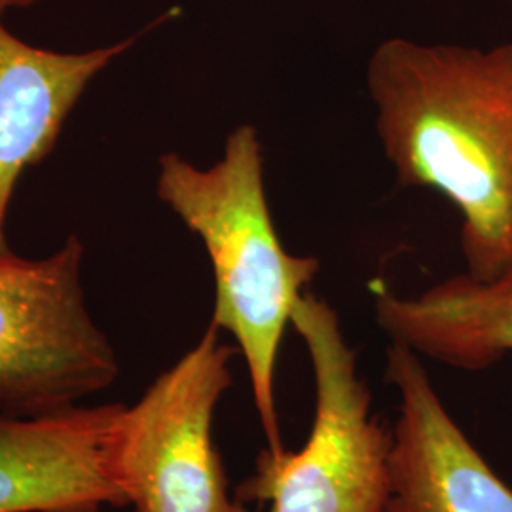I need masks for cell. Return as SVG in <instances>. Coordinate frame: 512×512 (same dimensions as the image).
I'll list each match as a JSON object with an SVG mask.
<instances>
[{
  "mask_svg": "<svg viewBox=\"0 0 512 512\" xmlns=\"http://www.w3.org/2000/svg\"><path fill=\"white\" fill-rule=\"evenodd\" d=\"M366 88L376 133L403 186L458 209L465 274L512 266V44L494 50L384 42Z\"/></svg>",
  "mask_w": 512,
  "mask_h": 512,
  "instance_id": "cell-1",
  "label": "cell"
},
{
  "mask_svg": "<svg viewBox=\"0 0 512 512\" xmlns=\"http://www.w3.org/2000/svg\"><path fill=\"white\" fill-rule=\"evenodd\" d=\"M156 194L202 239L215 277L211 325L236 340L268 448L281 452L277 357L294 306L319 272V260L287 253L279 239L266 196L258 131L253 126L234 129L211 167L167 152L158 162Z\"/></svg>",
  "mask_w": 512,
  "mask_h": 512,
  "instance_id": "cell-2",
  "label": "cell"
},
{
  "mask_svg": "<svg viewBox=\"0 0 512 512\" xmlns=\"http://www.w3.org/2000/svg\"><path fill=\"white\" fill-rule=\"evenodd\" d=\"M291 327L310 353L315 416L298 452L266 450L241 499L272 503V512H387L393 433L372 416V397L357 370L338 313L304 293Z\"/></svg>",
  "mask_w": 512,
  "mask_h": 512,
  "instance_id": "cell-3",
  "label": "cell"
},
{
  "mask_svg": "<svg viewBox=\"0 0 512 512\" xmlns=\"http://www.w3.org/2000/svg\"><path fill=\"white\" fill-rule=\"evenodd\" d=\"M76 236L44 258L0 253V414L67 410L107 389L120 365L82 285Z\"/></svg>",
  "mask_w": 512,
  "mask_h": 512,
  "instance_id": "cell-4",
  "label": "cell"
},
{
  "mask_svg": "<svg viewBox=\"0 0 512 512\" xmlns=\"http://www.w3.org/2000/svg\"><path fill=\"white\" fill-rule=\"evenodd\" d=\"M236 349L209 325L143 397L122 404L110 440L116 488L137 512H234L219 450L215 412L232 385Z\"/></svg>",
  "mask_w": 512,
  "mask_h": 512,
  "instance_id": "cell-5",
  "label": "cell"
},
{
  "mask_svg": "<svg viewBox=\"0 0 512 512\" xmlns=\"http://www.w3.org/2000/svg\"><path fill=\"white\" fill-rule=\"evenodd\" d=\"M387 382L399 391L387 512H512V490L440 401L414 349L391 342Z\"/></svg>",
  "mask_w": 512,
  "mask_h": 512,
  "instance_id": "cell-6",
  "label": "cell"
},
{
  "mask_svg": "<svg viewBox=\"0 0 512 512\" xmlns=\"http://www.w3.org/2000/svg\"><path fill=\"white\" fill-rule=\"evenodd\" d=\"M120 403L40 416L0 414V512H101L124 507L110 471Z\"/></svg>",
  "mask_w": 512,
  "mask_h": 512,
  "instance_id": "cell-7",
  "label": "cell"
},
{
  "mask_svg": "<svg viewBox=\"0 0 512 512\" xmlns=\"http://www.w3.org/2000/svg\"><path fill=\"white\" fill-rule=\"evenodd\" d=\"M6 12L0 4V253L10 251L6 219L19 179L50 156L90 84L137 40L55 52L14 35L4 23Z\"/></svg>",
  "mask_w": 512,
  "mask_h": 512,
  "instance_id": "cell-8",
  "label": "cell"
},
{
  "mask_svg": "<svg viewBox=\"0 0 512 512\" xmlns=\"http://www.w3.org/2000/svg\"><path fill=\"white\" fill-rule=\"evenodd\" d=\"M374 310L391 342L442 365L484 370L512 353V266L490 281L454 275L414 296L380 291Z\"/></svg>",
  "mask_w": 512,
  "mask_h": 512,
  "instance_id": "cell-9",
  "label": "cell"
},
{
  "mask_svg": "<svg viewBox=\"0 0 512 512\" xmlns=\"http://www.w3.org/2000/svg\"><path fill=\"white\" fill-rule=\"evenodd\" d=\"M38 2L40 0H0V4L6 6L8 10L10 8H31V6H35Z\"/></svg>",
  "mask_w": 512,
  "mask_h": 512,
  "instance_id": "cell-10",
  "label": "cell"
},
{
  "mask_svg": "<svg viewBox=\"0 0 512 512\" xmlns=\"http://www.w3.org/2000/svg\"><path fill=\"white\" fill-rule=\"evenodd\" d=\"M234 512H249L247 509H243L239 503H236V509H234Z\"/></svg>",
  "mask_w": 512,
  "mask_h": 512,
  "instance_id": "cell-11",
  "label": "cell"
}]
</instances>
